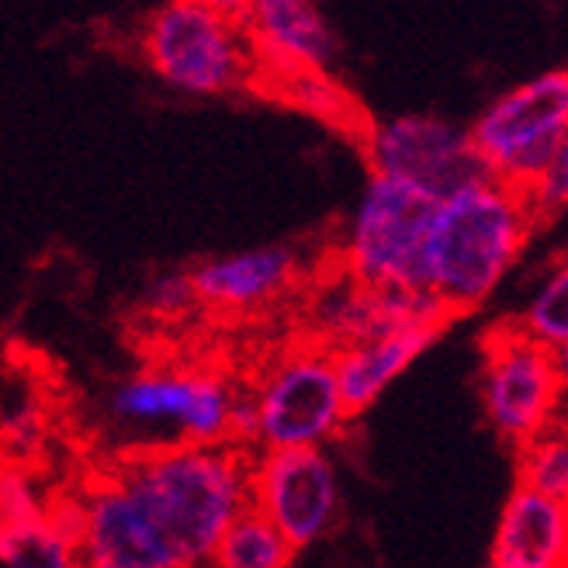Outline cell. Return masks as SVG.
Masks as SVG:
<instances>
[{"label":"cell","instance_id":"cell-7","mask_svg":"<svg viewBox=\"0 0 568 568\" xmlns=\"http://www.w3.org/2000/svg\"><path fill=\"white\" fill-rule=\"evenodd\" d=\"M565 399L558 357L520 323H506L486 336L481 364V409L493 430L514 447L541 437Z\"/></svg>","mask_w":568,"mask_h":568},{"label":"cell","instance_id":"cell-1","mask_svg":"<svg viewBox=\"0 0 568 568\" xmlns=\"http://www.w3.org/2000/svg\"><path fill=\"white\" fill-rule=\"evenodd\" d=\"M150 509L184 565L215 558L233 520L253 506V454L236 440H174L135 450L115 471Z\"/></svg>","mask_w":568,"mask_h":568},{"label":"cell","instance_id":"cell-2","mask_svg":"<svg viewBox=\"0 0 568 568\" xmlns=\"http://www.w3.org/2000/svg\"><path fill=\"white\" fill-rule=\"evenodd\" d=\"M537 222L530 191L499 178L440 197L426 240V288L454 316L478 308L517 264Z\"/></svg>","mask_w":568,"mask_h":568},{"label":"cell","instance_id":"cell-21","mask_svg":"<svg viewBox=\"0 0 568 568\" xmlns=\"http://www.w3.org/2000/svg\"><path fill=\"white\" fill-rule=\"evenodd\" d=\"M520 481L568 503V430L548 426L520 447Z\"/></svg>","mask_w":568,"mask_h":568},{"label":"cell","instance_id":"cell-19","mask_svg":"<svg viewBox=\"0 0 568 568\" xmlns=\"http://www.w3.org/2000/svg\"><path fill=\"white\" fill-rule=\"evenodd\" d=\"M0 561L8 568H70L80 561V545L52 514L0 527Z\"/></svg>","mask_w":568,"mask_h":568},{"label":"cell","instance_id":"cell-26","mask_svg":"<svg viewBox=\"0 0 568 568\" xmlns=\"http://www.w3.org/2000/svg\"><path fill=\"white\" fill-rule=\"evenodd\" d=\"M205 4H212L215 11H222V14H230V18H240V21H243L253 0H205Z\"/></svg>","mask_w":568,"mask_h":568},{"label":"cell","instance_id":"cell-15","mask_svg":"<svg viewBox=\"0 0 568 568\" xmlns=\"http://www.w3.org/2000/svg\"><path fill=\"white\" fill-rule=\"evenodd\" d=\"M489 561L496 568H565L568 503L520 481L503 506Z\"/></svg>","mask_w":568,"mask_h":568},{"label":"cell","instance_id":"cell-27","mask_svg":"<svg viewBox=\"0 0 568 568\" xmlns=\"http://www.w3.org/2000/svg\"><path fill=\"white\" fill-rule=\"evenodd\" d=\"M558 357V372H561V385H565V395H568V344L561 351H555Z\"/></svg>","mask_w":568,"mask_h":568},{"label":"cell","instance_id":"cell-24","mask_svg":"<svg viewBox=\"0 0 568 568\" xmlns=\"http://www.w3.org/2000/svg\"><path fill=\"white\" fill-rule=\"evenodd\" d=\"M197 305V292H194V277L191 271H163L153 274L142 288V312H150L153 320H184L187 312Z\"/></svg>","mask_w":568,"mask_h":568},{"label":"cell","instance_id":"cell-11","mask_svg":"<svg viewBox=\"0 0 568 568\" xmlns=\"http://www.w3.org/2000/svg\"><path fill=\"white\" fill-rule=\"evenodd\" d=\"M253 506L302 551L339 517V481L323 447H264L253 454Z\"/></svg>","mask_w":568,"mask_h":568},{"label":"cell","instance_id":"cell-25","mask_svg":"<svg viewBox=\"0 0 568 568\" xmlns=\"http://www.w3.org/2000/svg\"><path fill=\"white\" fill-rule=\"evenodd\" d=\"M530 202L541 222H551L555 215H561L568 209V132L561 135L541 181L530 187Z\"/></svg>","mask_w":568,"mask_h":568},{"label":"cell","instance_id":"cell-14","mask_svg":"<svg viewBox=\"0 0 568 568\" xmlns=\"http://www.w3.org/2000/svg\"><path fill=\"white\" fill-rule=\"evenodd\" d=\"M191 277L202 308L250 312L295 288V281L302 277V261L292 246H257L197 264Z\"/></svg>","mask_w":568,"mask_h":568},{"label":"cell","instance_id":"cell-3","mask_svg":"<svg viewBox=\"0 0 568 568\" xmlns=\"http://www.w3.org/2000/svg\"><path fill=\"white\" fill-rule=\"evenodd\" d=\"M150 70L181 94L215 98L257 80V52L240 18L205 0H166L142 28Z\"/></svg>","mask_w":568,"mask_h":568},{"label":"cell","instance_id":"cell-10","mask_svg":"<svg viewBox=\"0 0 568 568\" xmlns=\"http://www.w3.org/2000/svg\"><path fill=\"white\" fill-rule=\"evenodd\" d=\"M361 142L375 174L413 181L437 197L496 178L489 160L475 146L471 129L437 115H399L375 122Z\"/></svg>","mask_w":568,"mask_h":568},{"label":"cell","instance_id":"cell-5","mask_svg":"<svg viewBox=\"0 0 568 568\" xmlns=\"http://www.w3.org/2000/svg\"><path fill=\"white\" fill-rule=\"evenodd\" d=\"M261 409V447H326L354 416L339 388L336 351L298 339L250 388Z\"/></svg>","mask_w":568,"mask_h":568},{"label":"cell","instance_id":"cell-13","mask_svg":"<svg viewBox=\"0 0 568 568\" xmlns=\"http://www.w3.org/2000/svg\"><path fill=\"white\" fill-rule=\"evenodd\" d=\"M243 24L257 52V77L329 70L336 60V36L316 0H253Z\"/></svg>","mask_w":568,"mask_h":568},{"label":"cell","instance_id":"cell-6","mask_svg":"<svg viewBox=\"0 0 568 568\" xmlns=\"http://www.w3.org/2000/svg\"><path fill=\"white\" fill-rule=\"evenodd\" d=\"M568 132V70H548L496 98L471 125L493 174L530 191Z\"/></svg>","mask_w":568,"mask_h":568},{"label":"cell","instance_id":"cell-16","mask_svg":"<svg viewBox=\"0 0 568 568\" xmlns=\"http://www.w3.org/2000/svg\"><path fill=\"white\" fill-rule=\"evenodd\" d=\"M444 326L437 323H419V326H403L392 329L375 339H361L344 351H336V372H339V388L351 413H364L372 403L382 399V392L409 372V364L426 354V347L437 344Z\"/></svg>","mask_w":568,"mask_h":568},{"label":"cell","instance_id":"cell-23","mask_svg":"<svg viewBox=\"0 0 568 568\" xmlns=\"http://www.w3.org/2000/svg\"><path fill=\"white\" fill-rule=\"evenodd\" d=\"M52 514V499L42 493L39 478L28 465H8L0 475V517L4 524H28Z\"/></svg>","mask_w":568,"mask_h":568},{"label":"cell","instance_id":"cell-20","mask_svg":"<svg viewBox=\"0 0 568 568\" xmlns=\"http://www.w3.org/2000/svg\"><path fill=\"white\" fill-rule=\"evenodd\" d=\"M45 440V406L36 382L14 375L4 395V454L14 465H28Z\"/></svg>","mask_w":568,"mask_h":568},{"label":"cell","instance_id":"cell-17","mask_svg":"<svg viewBox=\"0 0 568 568\" xmlns=\"http://www.w3.org/2000/svg\"><path fill=\"white\" fill-rule=\"evenodd\" d=\"M253 88L281 98L284 104L305 111L312 119L329 122L333 129L357 132L361 139L367 135V129H372L364 119V111L329 77V70H284V73H271V77H257Z\"/></svg>","mask_w":568,"mask_h":568},{"label":"cell","instance_id":"cell-12","mask_svg":"<svg viewBox=\"0 0 568 568\" xmlns=\"http://www.w3.org/2000/svg\"><path fill=\"white\" fill-rule=\"evenodd\" d=\"M80 499V561L94 568H184L181 551L119 475L94 478Z\"/></svg>","mask_w":568,"mask_h":568},{"label":"cell","instance_id":"cell-18","mask_svg":"<svg viewBox=\"0 0 568 568\" xmlns=\"http://www.w3.org/2000/svg\"><path fill=\"white\" fill-rule=\"evenodd\" d=\"M295 545L257 506H246L215 548L222 568H284L295 561Z\"/></svg>","mask_w":568,"mask_h":568},{"label":"cell","instance_id":"cell-4","mask_svg":"<svg viewBox=\"0 0 568 568\" xmlns=\"http://www.w3.org/2000/svg\"><path fill=\"white\" fill-rule=\"evenodd\" d=\"M437 205L440 197L413 181L372 174L336 264L372 284L426 288V240Z\"/></svg>","mask_w":568,"mask_h":568},{"label":"cell","instance_id":"cell-28","mask_svg":"<svg viewBox=\"0 0 568 568\" xmlns=\"http://www.w3.org/2000/svg\"><path fill=\"white\" fill-rule=\"evenodd\" d=\"M561 264H568V243H565V250H561Z\"/></svg>","mask_w":568,"mask_h":568},{"label":"cell","instance_id":"cell-22","mask_svg":"<svg viewBox=\"0 0 568 568\" xmlns=\"http://www.w3.org/2000/svg\"><path fill=\"white\" fill-rule=\"evenodd\" d=\"M517 323L551 351L568 344V264H558V271L548 274Z\"/></svg>","mask_w":568,"mask_h":568},{"label":"cell","instance_id":"cell-9","mask_svg":"<svg viewBox=\"0 0 568 568\" xmlns=\"http://www.w3.org/2000/svg\"><path fill=\"white\" fill-rule=\"evenodd\" d=\"M454 312L430 288H399V284H372L336 264L329 277H320L305 305L308 336L344 351L361 339H375L403 326L437 323L447 326Z\"/></svg>","mask_w":568,"mask_h":568},{"label":"cell","instance_id":"cell-8","mask_svg":"<svg viewBox=\"0 0 568 568\" xmlns=\"http://www.w3.org/2000/svg\"><path fill=\"white\" fill-rule=\"evenodd\" d=\"M236 388L205 367H150L111 392V419L174 440H230Z\"/></svg>","mask_w":568,"mask_h":568}]
</instances>
